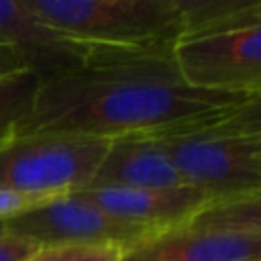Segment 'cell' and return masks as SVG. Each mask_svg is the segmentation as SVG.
I'll return each mask as SVG.
<instances>
[{
  "instance_id": "1",
  "label": "cell",
  "mask_w": 261,
  "mask_h": 261,
  "mask_svg": "<svg viewBox=\"0 0 261 261\" xmlns=\"http://www.w3.org/2000/svg\"><path fill=\"white\" fill-rule=\"evenodd\" d=\"M261 94H222L190 88L171 51H92L90 61L39 86L29 114L12 135L59 133L114 139L153 133L241 104Z\"/></svg>"
},
{
  "instance_id": "2",
  "label": "cell",
  "mask_w": 261,
  "mask_h": 261,
  "mask_svg": "<svg viewBox=\"0 0 261 261\" xmlns=\"http://www.w3.org/2000/svg\"><path fill=\"white\" fill-rule=\"evenodd\" d=\"M253 96L151 135L181 179L212 198L261 194V110Z\"/></svg>"
},
{
  "instance_id": "3",
  "label": "cell",
  "mask_w": 261,
  "mask_h": 261,
  "mask_svg": "<svg viewBox=\"0 0 261 261\" xmlns=\"http://www.w3.org/2000/svg\"><path fill=\"white\" fill-rule=\"evenodd\" d=\"M51 27L92 51H171L184 22L175 0H27Z\"/></svg>"
},
{
  "instance_id": "4",
  "label": "cell",
  "mask_w": 261,
  "mask_h": 261,
  "mask_svg": "<svg viewBox=\"0 0 261 261\" xmlns=\"http://www.w3.org/2000/svg\"><path fill=\"white\" fill-rule=\"evenodd\" d=\"M261 194L216 198L122 249V261H261Z\"/></svg>"
},
{
  "instance_id": "5",
  "label": "cell",
  "mask_w": 261,
  "mask_h": 261,
  "mask_svg": "<svg viewBox=\"0 0 261 261\" xmlns=\"http://www.w3.org/2000/svg\"><path fill=\"white\" fill-rule=\"evenodd\" d=\"M110 139L29 133L0 143V188L57 198L90 186Z\"/></svg>"
},
{
  "instance_id": "6",
  "label": "cell",
  "mask_w": 261,
  "mask_h": 261,
  "mask_svg": "<svg viewBox=\"0 0 261 261\" xmlns=\"http://www.w3.org/2000/svg\"><path fill=\"white\" fill-rule=\"evenodd\" d=\"M173 61L190 88L261 94V24L184 35L173 45Z\"/></svg>"
},
{
  "instance_id": "7",
  "label": "cell",
  "mask_w": 261,
  "mask_h": 261,
  "mask_svg": "<svg viewBox=\"0 0 261 261\" xmlns=\"http://www.w3.org/2000/svg\"><path fill=\"white\" fill-rule=\"evenodd\" d=\"M8 234L24 237L39 247L61 243L116 245L126 249L141 239L157 232L143 224L120 220L75 192L47 200L18 216L4 220Z\"/></svg>"
},
{
  "instance_id": "8",
  "label": "cell",
  "mask_w": 261,
  "mask_h": 261,
  "mask_svg": "<svg viewBox=\"0 0 261 261\" xmlns=\"http://www.w3.org/2000/svg\"><path fill=\"white\" fill-rule=\"evenodd\" d=\"M0 43L10 45L41 84L84 67L92 47L45 22L27 0H0Z\"/></svg>"
},
{
  "instance_id": "9",
  "label": "cell",
  "mask_w": 261,
  "mask_h": 261,
  "mask_svg": "<svg viewBox=\"0 0 261 261\" xmlns=\"http://www.w3.org/2000/svg\"><path fill=\"white\" fill-rule=\"evenodd\" d=\"M75 194L120 220L143 224L151 230H163L181 224L208 202L216 200L190 184L149 190L84 188Z\"/></svg>"
},
{
  "instance_id": "10",
  "label": "cell",
  "mask_w": 261,
  "mask_h": 261,
  "mask_svg": "<svg viewBox=\"0 0 261 261\" xmlns=\"http://www.w3.org/2000/svg\"><path fill=\"white\" fill-rule=\"evenodd\" d=\"M186 184L159 143L147 133L110 139L88 188H173Z\"/></svg>"
},
{
  "instance_id": "11",
  "label": "cell",
  "mask_w": 261,
  "mask_h": 261,
  "mask_svg": "<svg viewBox=\"0 0 261 261\" xmlns=\"http://www.w3.org/2000/svg\"><path fill=\"white\" fill-rule=\"evenodd\" d=\"M184 35L261 24V0H175Z\"/></svg>"
},
{
  "instance_id": "12",
  "label": "cell",
  "mask_w": 261,
  "mask_h": 261,
  "mask_svg": "<svg viewBox=\"0 0 261 261\" xmlns=\"http://www.w3.org/2000/svg\"><path fill=\"white\" fill-rule=\"evenodd\" d=\"M41 82L35 73L22 71L0 77V143L6 141L14 126L29 114Z\"/></svg>"
},
{
  "instance_id": "13",
  "label": "cell",
  "mask_w": 261,
  "mask_h": 261,
  "mask_svg": "<svg viewBox=\"0 0 261 261\" xmlns=\"http://www.w3.org/2000/svg\"><path fill=\"white\" fill-rule=\"evenodd\" d=\"M24 261H122V249L116 245L61 243L37 247Z\"/></svg>"
},
{
  "instance_id": "14",
  "label": "cell",
  "mask_w": 261,
  "mask_h": 261,
  "mask_svg": "<svg viewBox=\"0 0 261 261\" xmlns=\"http://www.w3.org/2000/svg\"><path fill=\"white\" fill-rule=\"evenodd\" d=\"M51 198H39V196H29V194H20L14 190H6L0 188V222L18 216L31 208H37L41 204H45Z\"/></svg>"
},
{
  "instance_id": "15",
  "label": "cell",
  "mask_w": 261,
  "mask_h": 261,
  "mask_svg": "<svg viewBox=\"0 0 261 261\" xmlns=\"http://www.w3.org/2000/svg\"><path fill=\"white\" fill-rule=\"evenodd\" d=\"M39 245L16 234L4 232L0 237V261H24Z\"/></svg>"
},
{
  "instance_id": "16",
  "label": "cell",
  "mask_w": 261,
  "mask_h": 261,
  "mask_svg": "<svg viewBox=\"0 0 261 261\" xmlns=\"http://www.w3.org/2000/svg\"><path fill=\"white\" fill-rule=\"evenodd\" d=\"M22 71H29L22 57L10 45L0 43V77H8L14 73H22Z\"/></svg>"
},
{
  "instance_id": "17",
  "label": "cell",
  "mask_w": 261,
  "mask_h": 261,
  "mask_svg": "<svg viewBox=\"0 0 261 261\" xmlns=\"http://www.w3.org/2000/svg\"><path fill=\"white\" fill-rule=\"evenodd\" d=\"M4 232H6V230H4V222H0V237H2Z\"/></svg>"
}]
</instances>
